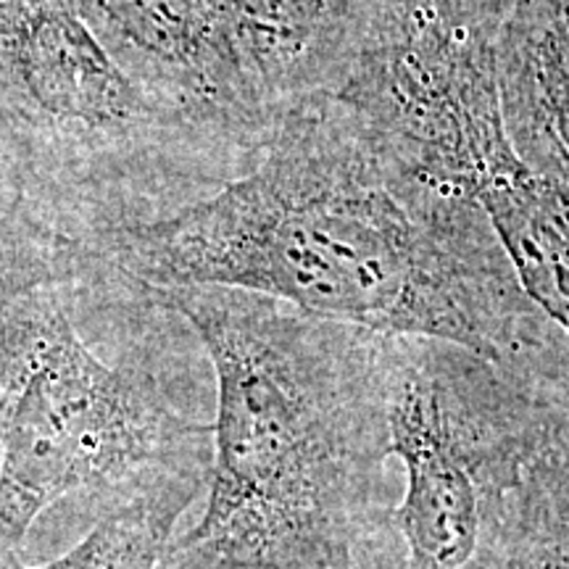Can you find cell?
<instances>
[{
  "label": "cell",
  "instance_id": "obj_10",
  "mask_svg": "<svg viewBox=\"0 0 569 569\" xmlns=\"http://www.w3.org/2000/svg\"><path fill=\"white\" fill-rule=\"evenodd\" d=\"M469 569H569V393L546 411Z\"/></svg>",
  "mask_w": 569,
  "mask_h": 569
},
{
  "label": "cell",
  "instance_id": "obj_4",
  "mask_svg": "<svg viewBox=\"0 0 569 569\" xmlns=\"http://www.w3.org/2000/svg\"><path fill=\"white\" fill-rule=\"evenodd\" d=\"M88 269L80 251L0 269V557L71 493L109 507L163 482H209L211 425L82 338L74 306Z\"/></svg>",
  "mask_w": 569,
  "mask_h": 569
},
{
  "label": "cell",
  "instance_id": "obj_3",
  "mask_svg": "<svg viewBox=\"0 0 569 569\" xmlns=\"http://www.w3.org/2000/svg\"><path fill=\"white\" fill-rule=\"evenodd\" d=\"M238 174L124 74L77 0H0V188L34 243L82 246Z\"/></svg>",
  "mask_w": 569,
  "mask_h": 569
},
{
  "label": "cell",
  "instance_id": "obj_11",
  "mask_svg": "<svg viewBox=\"0 0 569 569\" xmlns=\"http://www.w3.org/2000/svg\"><path fill=\"white\" fill-rule=\"evenodd\" d=\"M203 486V480H174L109 503L101 522L74 549L34 569H163L177 522ZM0 569L30 567L19 565L17 553H3Z\"/></svg>",
  "mask_w": 569,
  "mask_h": 569
},
{
  "label": "cell",
  "instance_id": "obj_7",
  "mask_svg": "<svg viewBox=\"0 0 569 569\" xmlns=\"http://www.w3.org/2000/svg\"><path fill=\"white\" fill-rule=\"evenodd\" d=\"M113 61L151 101L240 161L267 124L248 96L222 0H77Z\"/></svg>",
  "mask_w": 569,
  "mask_h": 569
},
{
  "label": "cell",
  "instance_id": "obj_5",
  "mask_svg": "<svg viewBox=\"0 0 569 569\" xmlns=\"http://www.w3.org/2000/svg\"><path fill=\"white\" fill-rule=\"evenodd\" d=\"M388 451L407 475L388 522L403 569H469L498 498L569 390L553 369H511L430 338L380 336Z\"/></svg>",
  "mask_w": 569,
  "mask_h": 569
},
{
  "label": "cell",
  "instance_id": "obj_12",
  "mask_svg": "<svg viewBox=\"0 0 569 569\" xmlns=\"http://www.w3.org/2000/svg\"><path fill=\"white\" fill-rule=\"evenodd\" d=\"M532 190H536L540 209L569 243V182H543L532 177Z\"/></svg>",
  "mask_w": 569,
  "mask_h": 569
},
{
  "label": "cell",
  "instance_id": "obj_9",
  "mask_svg": "<svg viewBox=\"0 0 569 569\" xmlns=\"http://www.w3.org/2000/svg\"><path fill=\"white\" fill-rule=\"evenodd\" d=\"M498 103L517 161L569 182V0H515L496 46Z\"/></svg>",
  "mask_w": 569,
  "mask_h": 569
},
{
  "label": "cell",
  "instance_id": "obj_8",
  "mask_svg": "<svg viewBox=\"0 0 569 569\" xmlns=\"http://www.w3.org/2000/svg\"><path fill=\"white\" fill-rule=\"evenodd\" d=\"M222 9L248 96L272 130L284 109L340 88L365 0H222Z\"/></svg>",
  "mask_w": 569,
  "mask_h": 569
},
{
  "label": "cell",
  "instance_id": "obj_2",
  "mask_svg": "<svg viewBox=\"0 0 569 569\" xmlns=\"http://www.w3.org/2000/svg\"><path fill=\"white\" fill-rule=\"evenodd\" d=\"M138 290L217 375L209 498L163 569H365L390 457L380 336L240 290Z\"/></svg>",
  "mask_w": 569,
  "mask_h": 569
},
{
  "label": "cell",
  "instance_id": "obj_6",
  "mask_svg": "<svg viewBox=\"0 0 569 569\" xmlns=\"http://www.w3.org/2000/svg\"><path fill=\"white\" fill-rule=\"evenodd\" d=\"M515 0H365L338 103L403 167L482 201L528 174L498 103L496 46Z\"/></svg>",
  "mask_w": 569,
  "mask_h": 569
},
{
  "label": "cell",
  "instance_id": "obj_1",
  "mask_svg": "<svg viewBox=\"0 0 569 569\" xmlns=\"http://www.w3.org/2000/svg\"><path fill=\"white\" fill-rule=\"evenodd\" d=\"M82 251L138 288L240 290L498 367H551L553 325L482 203L425 182L330 96L284 109L251 167L209 196Z\"/></svg>",
  "mask_w": 569,
  "mask_h": 569
}]
</instances>
